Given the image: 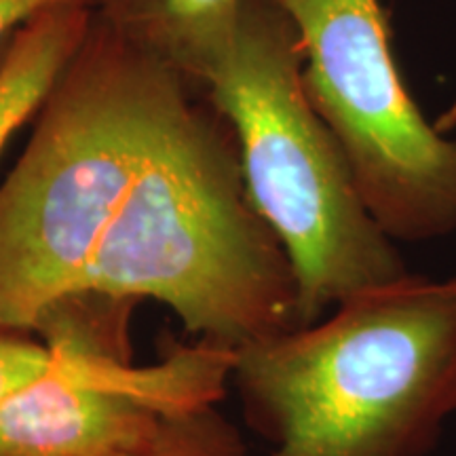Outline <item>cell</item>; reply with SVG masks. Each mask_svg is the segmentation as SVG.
Wrapping results in <instances>:
<instances>
[{"label":"cell","mask_w":456,"mask_h":456,"mask_svg":"<svg viewBox=\"0 0 456 456\" xmlns=\"http://www.w3.org/2000/svg\"><path fill=\"white\" fill-rule=\"evenodd\" d=\"M266 456H431L456 414V275L410 273L237 349Z\"/></svg>","instance_id":"6da1fadb"},{"label":"cell","mask_w":456,"mask_h":456,"mask_svg":"<svg viewBox=\"0 0 456 456\" xmlns=\"http://www.w3.org/2000/svg\"><path fill=\"white\" fill-rule=\"evenodd\" d=\"M195 87L95 13L0 184V330L37 332L77 292L125 192Z\"/></svg>","instance_id":"7a4b0ae2"},{"label":"cell","mask_w":456,"mask_h":456,"mask_svg":"<svg viewBox=\"0 0 456 456\" xmlns=\"http://www.w3.org/2000/svg\"><path fill=\"white\" fill-rule=\"evenodd\" d=\"M78 289L152 298L188 334L231 349L300 326L292 262L254 208L235 135L209 102L192 95L165 131Z\"/></svg>","instance_id":"3957f363"},{"label":"cell","mask_w":456,"mask_h":456,"mask_svg":"<svg viewBox=\"0 0 456 456\" xmlns=\"http://www.w3.org/2000/svg\"><path fill=\"white\" fill-rule=\"evenodd\" d=\"M302 43L271 0H239L231 37L192 85L235 135L245 188L288 252L300 326L351 296L410 275L372 218L302 81Z\"/></svg>","instance_id":"277c9868"},{"label":"cell","mask_w":456,"mask_h":456,"mask_svg":"<svg viewBox=\"0 0 456 456\" xmlns=\"http://www.w3.org/2000/svg\"><path fill=\"white\" fill-rule=\"evenodd\" d=\"M298 30L309 100L345 152L363 203L393 241L456 232V140L399 74L379 0H271Z\"/></svg>","instance_id":"5b68a950"},{"label":"cell","mask_w":456,"mask_h":456,"mask_svg":"<svg viewBox=\"0 0 456 456\" xmlns=\"http://www.w3.org/2000/svg\"><path fill=\"white\" fill-rule=\"evenodd\" d=\"M94 17L91 3L57 4L11 37L0 60V152L11 135L41 110L81 49Z\"/></svg>","instance_id":"8992f818"},{"label":"cell","mask_w":456,"mask_h":456,"mask_svg":"<svg viewBox=\"0 0 456 456\" xmlns=\"http://www.w3.org/2000/svg\"><path fill=\"white\" fill-rule=\"evenodd\" d=\"M239 0H95V13L171 68L195 78L231 37Z\"/></svg>","instance_id":"52a82bcc"},{"label":"cell","mask_w":456,"mask_h":456,"mask_svg":"<svg viewBox=\"0 0 456 456\" xmlns=\"http://www.w3.org/2000/svg\"><path fill=\"white\" fill-rule=\"evenodd\" d=\"M110 456H249L239 427L218 403L163 416L144 440Z\"/></svg>","instance_id":"ba28073f"},{"label":"cell","mask_w":456,"mask_h":456,"mask_svg":"<svg viewBox=\"0 0 456 456\" xmlns=\"http://www.w3.org/2000/svg\"><path fill=\"white\" fill-rule=\"evenodd\" d=\"M51 362V351L43 340H32L26 332L0 330V402L37 379Z\"/></svg>","instance_id":"9c48e42d"},{"label":"cell","mask_w":456,"mask_h":456,"mask_svg":"<svg viewBox=\"0 0 456 456\" xmlns=\"http://www.w3.org/2000/svg\"><path fill=\"white\" fill-rule=\"evenodd\" d=\"M68 3H91L95 7V0H0V51L32 17L51 7H57V4Z\"/></svg>","instance_id":"30bf717a"}]
</instances>
